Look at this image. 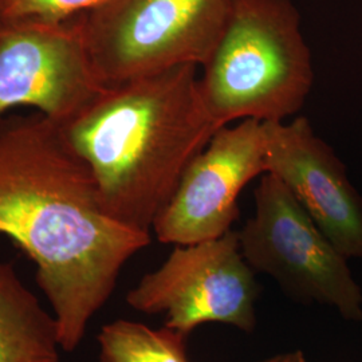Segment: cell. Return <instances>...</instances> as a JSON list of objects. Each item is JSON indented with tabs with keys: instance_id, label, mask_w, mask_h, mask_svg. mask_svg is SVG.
Segmentation results:
<instances>
[{
	"instance_id": "12",
	"label": "cell",
	"mask_w": 362,
	"mask_h": 362,
	"mask_svg": "<svg viewBox=\"0 0 362 362\" xmlns=\"http://www.w3.org/2000/svg\"><path fill=\"white\" fill-rule=\"evenodd\" d=\"M100 0H0V19L65 21L89 11Z\"/></svg>"
},
{
	"instance_id": "10",
	"label": "cell",
	"mask_w": 362,
	"mask_h": 362,
	"mask_svg": "<svg viewBox=\"0 0 362 362\" xmlns=\"http://www.w3.org/2000/svg\"><path fill=\"white\" fill-rule=\"evenodd\" d=\"M58 325L13 264L0 262V362H59Z\"/></svg>"
},
{
	"instance_id": "8",
	"label": "cell",
	"mask_w": 362,
	"mask_h": 362,
	"mask_svg": "<svg viewBox=\"0 0 362 362\" xmlns=\"http://www.w3.org/2000/svg\"><path fill=\"white\" fill-rule=\"evenodd\" d=\"M266 173V130L258 119H242L215 132L184 170L153 224L158 242L188 246L216 239L239 218L238 197Z\"/></svg>"
},
{
	"instance_id": "5",
	"label": "cell",
	"mask_w": 362,
	"mask_h": 362,
	"mask_svg": "<svg viewBox=\"0 0 362 362\" xmlns=\"http://www.w3.org/2000/svg\"><path fill=\"white\" fill-rule=\"evenodd\" d=\"M238 238L250 267L272 276L288 297L330 306L346 321H362V290L349 259L272 173L262 175L255 214Z\"/></svg>"
},
{
	"instance_id": "3",
	"label": "cell",
	"mask_w": 362,
	"mask_h": 362,
	"mask_svg": "<svg viewBox=\"0 0 362 362\" xmlns=\"http://www.w3.org/2000/svg\"><path fill=\"white\" fill-rule=\"evenodd\" d=\"M203 67L200 94L218 128L248 118L285 121L303 107L314 83L310 49L291 0H233Z\"/></svg>"
},
{
	"instance_id": "7",
	"label": "cell",
	"mask_w": 362,
	"mask_h": 362,
	"mask_svg": "<svg viewBox=\"0 0 362 362\" xmlns=\"http://www.w3.org/2000/svg\"><path fill=\"white\" fill-rule=\"evenodd\" d=\"M105 89L88 52L82 13L65 21L0 19V117L30 106L64 124Z\"/></svg>"
},
{
	"instance_id": "1",
	"label": "cell",
	"mask_w": 362,
	"mask_h": 362,
	"mask_svg": "<svg viewBox=\"0 0 362 362\" xmlns=\"http://www.w3.org/2000/svg\"><path fill=\"white\" fill-rule=\"evenodd\" d=\"M0 235L37 266L64 351L82 342L151 233L105 211L90 170L50 118L0 117Z\"/></svg>"
},
{
	"instance_id": "4",
	"label": "cell",
	"mask_w": 362,
	"mask_h": 362,
	"mask_svg": "<svg viewBox=\"0 0 362 362\" xmlns=\"http://www.w3.org/2000/svg\"><path fill=\"white\" fill-rule=\"evenodd\" d=\"M233 0H100L82 13L97 77L106 88L181 65L203 66Z\"/></svg>"
},
{
	"instance_id": "11",
	"label": "cell",
	"mask_w": 362,
	"mask_h": 362,
	"mask_svg": "<svg viewBox=\"0 0 362 362\" xmlns=\"http://www.w3.org/2000/svg\"><path fill=\"white\" fill-rule=\"evenodd\" d=\"M187 334L163 326L116 320L98 334V362H189Z\"/></svg>"
},
{
	"instance_id": "2",
	"label": "cell",
	"mask_w": 362,
	"mask_h": 362,
	"mask_svg": "<svg viewBox=\"0 0 362 362\" xmlns=\"http://www.w3.org/2000/svg\"><path fill=\"white\" fill-rule=\"evenodd\" d=\"M199 78L196 65L136 78L58 124L113 219L151 233L184 170L219 129Z\"/></svg>"
},
{
	"instance_id": "13",
	"label": "cell",
	"mask_w": 362,
	"mask_h": 362,
	"mask_svg": "<svg viewBox=\"0 0 362 362\" xmlns=\"http://www.w3.org/2000/svg\"><path fill=\"white\" fill-rule=\"evenodd\" d=\"M260 362H306V357L303 351L300 350H294V351H287L282 354H276L272 358H267L264 361Z\"/></svg>"
},
{
	"instance_id": "6",
	"label": "cell",
	"mask_w": 362,
	"mask_h": 362,
	"mask_svg": "<svg viewBox=\"0 0 362 362\" xmlns=\"http://www.w3.org/2000/svg\"><path fill=\"white\" fill-rule=\"evenodd\" d=\"M242 254L238 231L206 242L175 246L155 272L127 294L144 314L164 315V326L189 336L203 324L251 333L257 326L259 286Z\"/></svg>"
},
{
	"instance_id": "9",
	"label": "cell",
	"mask_w": 362,
	"mask_h": 362,
	"mask_svg": "<svg viewBox=\"0 0 362 362\" xmlns=\"http://www.w3.org/2000/svg\"><path fill=\"white\" fill-rule=\"evenodd\" d=\"M266 172L284 182L346 259L362 258V197L306 117L264 122Z\"/></svg>"
}]
</instances>
